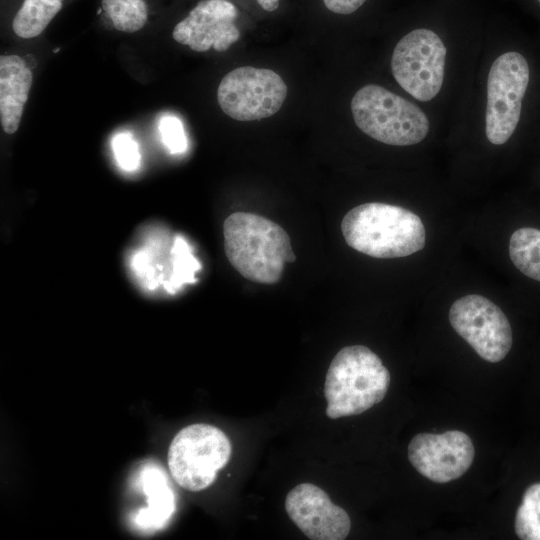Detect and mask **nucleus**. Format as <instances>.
Wrapping results in <instances>:
<instances>
[{"mask_svg": "<svg viewBox=\"0 0 540 540\" xmlns=\"http://www.w3.org/2000/svg\"><path fill=\"white\" fill-rule=\"evenodd\" d=\"M351 111L362 132L388 145H414L429 132V120L417 105L379 85L360 88L351 100Z\"/></svg>", "mask_w": 540, "mask_h": 540, "instance_id": "4", "label": "nucleus"}, {"mask_svg": "<svg viewBox=\"0 0 540 540\" xmlns=\"http://www.w3.org/2000/svg\"><path fill=\"white\" fill-rule=\"evenodd\" d=\"M530 78L526 58L515 51L494 60L488 75L486 136L495 145L506 143L520 120Z\"/></svg>", "mask_w": 540, "mask_h": 540, "instance_id": "6", "label": "nucleus"}, {"mask_svg": "<svg viewBox=\"0 0 540 540\" xmlns=\"http://www.w3.org/2000/svg\"><path fill=\"white\" fill-rule=\"evenodd\" d=\"M341 232L351 248L368 256L392 259L409 256L425 246L420 217L400 206L371 202L348 211Z\"/></svg>", "mask_w": 540, "mask_h": 540, "instance_id": "2", "label": "nucleus"}, {"mask_svg": "<svg viewBox=\"0 0 540 540\" xmlns=\"http://www.w3.org/2000/svg\"><path fill=\"white\" fill-rule=\"evenodd\" d=\"M112 150L118 166L126 172L136 171L141 163L139 144L133 134L122 131L112 138Z\"/></svg>", "mask_w": 540, "mask_h": 540, "instance_id": "21", "label": "nucleus"}, {"mask_svg": "<svg viewBox=\"0 0 540 540\" xmlns=\"http://www.w3.org/2000/svg\"><path fill=\"white\" fill-rule=\"evenodd\" d=\"M139 483L147 498V507L134 517L142 530L162 528L175 511V496L165 471L157 464L149 463L139 473Z\"/></svg>", "mask_w": 540, "mask_h": 540, "instance_id": "14", "label": "nucleus"}, {"mask_svg": "<svg viewBox=\"0 0 540 540\" xmlns=\"http://www.w3.org/2000/svg\"><path fill=\"white\" fill-rule=\"evenodd\" d=\"M258 4L266 11H274L279 6V0H257Z\"/></svg>", "mask_w": 540, "mask_h": 540, "instance_id": "24", "label": "nucleus"}, {"mask_svg": "<svg viewBox=\"0 0 540 540\" xmlns=\"http://www.w3.org/2000/svg\"><path fill=\"white\" fill-rule=\"evenodd\" d=\"M59 49H60V48H55L53 52H54V53H57V51H58Z\"/></svg>", "mask_w": 540, "mask_h": 540, "instance_id": "25", "label": "nucleus"}, {"mask_svg": "<svg viewBox=\"0 0 540 540\" xmlns=\"http://www.w3.org/2000/svg\"><path fill=\"white\" fill-rule=\"evenodd\" d=\"M226 434L209 424H192L181 429L168 450V467L175 482L189 491L210 486L231 457Z\"/></svg>", "mask_w": 540, "mask_h": 540, "instance_id": "5", "label": "nucleus"}, {"mask_svg": "<svg viewBox=\"0 0 540 540\" xmlns=\"http://www.w3.org/2000/svg\"><path fill=\"white\" fill-rule=\"evenodd\" d=\"M63 0H24L14 16L12 29L20 38L40 35L62 8Z\"/></svg>", "mask_w": 540, "mask_h": 540, "instance_id": "15", "label": "nucleus"}, {"mask_svg": "<svg viewBox=\"0 0 540 540\" xmlns=\"http://www.w3.org/2000/svg\"><path fill=\"white\" fill-rule=\"evenodd\" d=\"M515 531L523 540H540V483L524 492L515 517Z\"/></svg>", "mask_w": 540, "mask_h": 540, "instance_id": "20", "label": "nucleus"}, {"mask_svg": "<svg viewBox=\"0 0 540 540\" xmlns=\"http://www.w3.org/2000/svg\"><path fill=\"white\" fill-rule=\"evenodd\" d=\"M446 48L441 38L425 28L415 29L396 44L391 69L397 83L420 101L433 99L444 80Z\"/></svg>", "mask_w": 540, "mask_h": 540, "instance_id": "7", "label": "nucleus"}, {"mask_svg": "<svg viewBox=\"0 0 540 540\" xmlns=\"http://www.w3.org/2000/svg\"><path fill=\"white\" fill-rule=\"evenodd\" d=\"M237 16V8L228 0H201L175 25L172 37L196 52L211 47L223 52L240 38Z\"/></svg>", "mask_w": 540, "mask_h": 540, "instance_id": "11", "label": "nucleus"}, {"mask_svg": "<svg viewBox=\"0 0 540 540\" xmlns=\"http://www.w3.org/2000/svg\"><path fill=\"white\" fill-rule=\"evenodd\" d=\"M390 373L381 359L363 345L342 348L332 359L324 384L330 419L361 414L385 397Z\"/></svg>", "mask_w": 540, "mask_h": 540, "instance_id": "3", "label": "nucleus"}, {"mask_svg": "<svg viewBox=\"0 0 540 540\" xmlns=\"http://www.w3.org/2000/svg\"><path fill=\"white\" fill-rule=\"evenodd\" d=\"M102 9L113 27L125 33L142 29L148 19L144 0H102Z\"/></svg>", "mask_w": 540, "mask_h": 540, "instance_id": "18", "label": "nucleus"}, {"mask_svg": "<svg viewBox=\"0 0 540 540\" xmlns=\"http://www.w3.org/2000/svg\"><path fill=\"white\" fill-rule=\"evenodd\" d=\"M453 329L484 360H503L512 346V330L503 311L478 294L457 299L449 310Z\"/></svg>", "mask_w": 540, "mask_h": 540, "instance_id": "9", "label": "nucleus"}, {"mask_svg": "<svg viewBox=\"0 0 540 540\" xmlns=\"http://www.w3.org/2000/svg\"><path fill=\"white\" fill-rule=\"evenodd\" d=\"M33 81L31 68L17 55L0 57V121L4 132L17 131Z\"/></svg>", "mask_w": 540, "mask_h": 540, "instance_id": "13", "label": "nucleus"}, {"mask_svg": "<svg viewBox=\"0 0 540 540\" xmlns=\"http://www.w3.org/2000/svg\"><path fill=\"white\" fill-rule=\"evenodd\" d=\"M287 95V86L276 72L250 66L226 74L217 90L222 111L238 121H256L277 113Z\"/></svg>", "mask_w": 540, "mask_h": 540, "instance_id": "8", "label": "nucleus"}, {"mask_svg": "<svg viewBox=\"0 0 540 540\" xmlns=\"http://www.w3.org/2000/svg\"><path fill=\"white\" fill-rule=\"evenodd\" d=\"M170 262V275L164 285L168 292H175L183 284L195 281V273L200 269V264L182 236H176L173 241Z\"/></svg>", "mask_w": 540, "mask_h": 540, "instance_id": "19", "label": "nucleus"}, {"mask_svg": "<svg viewBox=\"0 0 540 540\" xmlns=\"http://www.w3.org/2000/svg\"><path fill=\"white\" fill-rule=\"evenodd\" d=\"M366 0H323L330 11L337 14H351L359 9Z\"/></svg>", "mask_w": 540, "mask_h": 540, "instance_id": "23", "label": "nucleus"}, {"mask_svg": "<svg viewBox=\"0 0 540 540\" xmlns=\"http://www.w3.org/2000/svg\"><path fill=\"white\" fill-rule=\"evenodd\" d=\"M224 250L244 278L261 284L280 281L296 256L290 237L276 222L255 213L235 212L223 223Z\"/></svg>", "mask_w": 540, "mask_h": 540, "instance_id": "1", "label": "nucleus"}, {"mask_svg": "<svg viewBox=\"0 0 540 540\" xmlns=\"http://www.w3.org/2000/svg\"><path fill=\"white\" fill-rule=\"evenodd\" d=\"M474 445L464 432L419 433L408 445V459L424 477L446 483L461 477L474 459Z\"/></svg>", "mask_w": 540, "mask_h": 540, "instance_id": "10", "label": "nucleus"}, {"mask_svg": "<svg viewBox=\"0 0 540 540\" xmlns=\"http://www.w3.org/2000/svg\"><path fill=\"white\" fill-rule=\"evenodd\" d=\"M158 128L162 142L171 154H181L187 150V137L178 117L164 115L159 121Z\"/></svg>", "mask_w": 540, "mask_h": 540, "instance_id": "22", "label": "nucleus"}, {"mask_svg": "<svg viewBox=\"0 0 540 540\" xmlns=\"http://www.w3.org/2000/svg\"><path fill=\"white\" fill-rule=\"evenodd\" d=\"M164 239L155 229L147 235L144 247L133 252L131 256V268L135 277L146 289L153 290L159 283L164 284L166 277L163 266L158 262Z\"/></svg>", "mask_w": 540, "mask_h": 540, "instance_id": "17", "label": "nucleus"}, {"mask_svg": "<svg viewBox=\"0 0 540 540\" xmlns=\"http://www.w3.org/2000/svg\"><path fill=\"white\" fill-rule=\"evenodd\" d=\"M509 255L514 266L525 276L540 281V230L524 227L511 235Z\"/></svg>", "mask_w": 540, "mask_h": 540, "instance_id": "16", "label": "nucleus"}, {"mask_svg": "<svg viewBox=\"0 0 540 540\" xmlns=\"http://www.w3.org/2000/svg\"><path fill=\"white\" fill-rule=\"evenodd\" d=\"M285 509L309 539L343 540L349 534L351 521L347 512L314 484L301 483L291 489L285 499Z\"/></svg>", "mask_w": 540, "mask_h": 540, "instance_id": "12", "label": "nucleus"}, {"mask_svg": "<svg viewBox=\"0 0 540 540\" xmlns=\"http://www.w3.org/2000/svg\"><path fill=\"white\" fill-rule=\"evenodd\" d=\"M540 2V0H538Z\"/></svg>", "mask_w": 540, "mask_h": 540, "instance_id": "26", "label": "nucleus"}]
</instances>
